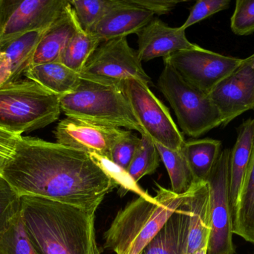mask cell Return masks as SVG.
Returning <instances> with one entry per match:
<instances>
[{
    "mask_svg": "<svg viewBox=\"0 0 254 254\" xmlns=\"http://www.w3.org/2000/svg\"><path fill=\"white\" fill-rule=\"evenodd\" d=\"M10 67L7 55L0 50V86L5 85L10 77Z\"/></svg>",
    "mask_w": 254,
    "mask_h": 254,
    "instance_id": "36",
    "label": "cell"
},
{
    "mask_svg": "<svg viewBox=\"0 0 254 254\" xmlns=\"http://www.w3.org/2000/svg\"><path fill=\"white\" fill-rule=\"evenodd\" d=\"M231 31L239 36L254 32V0H237L231 18Z\"/></svg>",
    "mask_w": 254,
    "mask_h": 254,
    "instance_id": "32",
    "label": "cell"
},
{
    "mask_svg": "<svg viewBox=\"0 0 254 254\" xmlns=\"http://www.w3.org/2000/svg\"><path fill=\"white\" fill-rule=\"evenodd\" d=\"M140 141L141 139L134 135L129 130L125 129L112 148L110 161L127 171L140 146Z\"/></svg>",
    "mask_w": 254,
    "mask_h": 254,
    "instance_id": "31",
    "label": "cell"
},
{
    "mask_svg": "<svg viewBox=\"0 0 254 254\" xmlns=\"http://www.w3.org/2000/svg\"><path fill=\"white\" fill-rule=\"evenodd\" d=\"M27 235L41 254H101L95 212L47 198L22 196Z\"/></svg>",
    "mask_w": 254,
    "mask_h": 254,
    "instance_id": "2",
    "label": "cell"
},
{
    "mask_svg": "<svg viewBox=\"0 0 254 254\" xmlns=\"http://www.w3.org/2000/svg\"><path fill=\"white\" fill-rule=\"evenodd\" d=\"M69 4L68 0H0V46L31 31H46Z\"/></svg>",
    "mask_w": 254,
    "mask_h": 254,
    "instance_id": "11",
    "label": "cell"
},
{
    "mask_svg": "<svg viewBox=\"0 0 254 254\" xmlns=\"http://www.w3.org/2000/svg\"><path fill=\"white\" fill-rule=\"evenodd\" d=\"M137 34V53L141 62L198 46L188 40L185 30L172 28L158 18H153Z\"/></svg>",
    "mask_w": 254,
    "mask_h": 254,
    "instance_id": "14",
    "label": "cell"
},
{
    "mask_svg": "<svg viewBox=\"0 0 254 254\" xmlns=\"http://www.w3.org/2000/svg\"><path fill=\"white\" fill-rule=\"evenodd\" d=\"M80 74L81 79L108 85H122L127 80L135 79L147 86L152 85L137 51L130 47L127 37L102 42Z\"/></svg>",
    "mask_w": 254,
    "mask_h": 254,
    "instance_id": "8",
    "label": "cell"
},
{
    "mask_svg": "<svg viewBox=\"0 0 254 254\" xmlns=\"http://www.w3.org/2000/svg\"><path fill=\"white\" fill-rule=\"evenodd\" d=\"M123 86L133 113L145 134L167 149L182 150L186 142L183 134L169 109L149 86L135 79L124 82Z\"/></svg>",
    "mask_w": 254,
    "mask_h": 254,
    "instance_id": "7",
    "label": "cell"
},
{
    "mask_svg": "<svg viewBox=\"0 0 254 254\" xmlns=\"http://www.w3.org/2000/svg\"><path fill=\"white\" fill-rule=\"evenodd\" d=\"M60 102L61 111L67 117L145 134L133 113L123 85L82 79L74 92L60 96Z\"/></svg>",
    "mask_w": 254,
    "mask_h": 254,
    "instance_id": "4",
    "label": "cell"
},
{
    "mask_svg": "<svg viewBox=\"0 0 254 254\" xmlns=\"http://www.w3.org/2000/svg\"><path fill=\"white\" fill-rule=\"evenodd\" d=\"M2 175L21 196L47 198L89 211L96 212L118 186L89 154L24 136Z\"/></svg>",
    "mask_w": 254,
    "mask_h": 254,
    "instance_id": "1",
    "label": "cell"
},
{
    "mask_svg": "<svg viewBox=\"0 0 254 254\" xmlns=\"http://www.w3.org/2000/svg\"><path fill=\"white\" fill-rule=\"evenodd\" d=\"M193 254H207V247L198 251V252H195Z\"/></svg>",
    "mask_w": 254,
    "mask_h": 254,
    "instance_id": "37",
    "label": "cell"
},
{
    "mask_svg": "<svg viewBox=\"0 0 254 254\" xmlns=\"http://www.w3.org/2000/svg\"><path fill=\"white\" fill-rule=\"evenodd\" d=\"M22 196L0 174V234L7 231L21 215Z\"/></svg>",
    "mask_w": 254,
    "mask_h": 254,
    "instance_id": "28",
    "label": "cell"
},
{
    "mask_svg": "<svg viewBox=\"0 0 254 254\" xmlns=\"http://www.w3.org/2000/svg\"><path fill=\"white\" fill-rule=\"evenodd\" d=\"M231 150L221 152L207 182L210 187V231L207 254H234V225L230 203Z\"/></svg>",
    "mask_w": 254,
    "mask_h": 254,
    "instance_id": "9",
    "label": "cell"
},
{
    "mask_svg": "<svg viewBox=\"0 0 254 254\" xmlns=\"http://www.w3.org/2000/svg\"><path fill=\"white\" fill-rule=\"evenodd\" d=\"M155 146L170 176L171 190L178 195L187 193L197 182L192 175L182 149L172 150L158 143H155Z\"/></svg>",
    "mask_w": 254,
    "mask_h": 254,
    "instance_id": "24",
    "label": "cell"
},
{
    "mask_svg": "<svg viewBox=\"0 0 254 254\" xmlns=\"http://www.w3.org/2000/svg\"><path fill=\"white\" fill-rule=\"evenodd\" d=\"M24 76L59 96L74 92L82 80L80 73L60 62L31 66Z\"/></svg>",
    "mask_w": 254,
    "mask_h": 254,
    "instance_id": "20",
    "label": "cell"
},
{
    "mask_svg": "<svg viewBox=\"0 0 254 254\" xmlns=\"http://www.w3.org/2000/svg\"><path fill=\"white\" fill-rule=\"evenodd\" d=\"M140 139V146L127 169V172L136 183L144 176L153 174L161 161L155 142L146 134H141Z\"/></svg>",
    "mask_w": 254,
    "mask_h": 254,
    "instance_id": "26",
    "label": "cell"
},
{
    "mask_svg": "<svg viewBox=\"0 0 254 254\" xmlns=\"http://www.w3.org/2000/svg\"><path fill=\"white\" fill-rule=\"evenodd\" d=\"M164 64L158 88L173 107L182 131L196 138L222 126V116L208 94L184 80L170 64Z\"/></svg>",
    "mask_w": 254,
    "mask_h": 254,
    "instance_id": "6",
    "label": "cell"
},
{
    "mask_svg": "<svg viewBox=\"0 0 254 254\" xmlns=\"http://www.w3.org/2000/svg\"><path fill=\"white\" fill-rule=\"evenodd\" d=\"M251 57H252V60H253V62H254V55H252V56H251ZM253 110H254V107Z\"/></svg>",
    "mask_w": 254,
    "mask_h": 254,
    "instance_id": "38",
    "label": "cell"
},
{
    "mask_svg": "<svg viewBox=\"0 0 254 254\" xmlns=\"http://www.w3.org/2000/svg\"><path fill=\"white\" fill-rule=\"evenodd\" d=\"M101 43L93 34L86 33L80 28L61 54L58 62L80 73Z\"/></svg>",
    "mask_w": 254,
    "mask_h": 254,
    "instance_id": "25",
    "label": "cell"
},
{
    "mask_svg": "<svg viewBox=\"0 0 254 254\" xmlns=\"http://www.w3.org/2000/svg\"><path fill=\"white\" fill-rule=\"evenodd\" d=\"M90 155L96 161L97 164L104 170V171L114 180L117 186H121V190H122L121 195H125V193L128 191H131L138 195L139 197L150 198L151 196L149 194L146 193L139 187L137 183L131 178V176L128 174L126 170L121 168L107 158H102L96 155Z\"/></svg>",
    "mask_w": 254,
    "mask_h": 254,
    "instance_id": "30",
    "label": "cell"
},
{
    "mask_svg": "<svg viewBox=\"0 0 254 254\" xmlns=\"http://www.w3.org/2000/svg\"><path fill=\"white\" fill-rule=\"evenodd\" d=\"M155 15L133 5L128 0H117L114 7L106 13L91 34L101 42L137 34L152 20Z\"/></svg>",
    "mask_w": 254,
    "mask_h": 254,
    "instance_id": "15",
    "label": "cell"
},
{
    "mask_svg": "<svg viewBox=\"0 0 254 254\" xmlns=\"http://www.w3.org/2000/svg\"><path fill=\"white\" fill-rule=\"evenodd\" d=\"M210 99L219 110L222 127L254 107V64L252 57L231 76L219 84L210 93Z\"/></svg>",
    "mask_w": 254,
    "mask_h": 254,
    "instance_id": "12",
    "label": "cell"
},
{
    "mask_svg": "<svg viewBox=\"0 0 254 254\" xmlns=\"http://www.w3.org/2000/svg\"><path fill=\"white\" fill-rule=\"evenodd\" d=\"M0 254H41L30 241L21 215L7 231L0 234Z\"/></svg>",
    "mask_w": 254,
    "mask_h": 254,
    "instance_id": "29",
    "label": "cell"
},
{
    "mask_svg": "<svg viewBox=\"0 0 254 254\" xmlns=\"http://www.w3.org/2000/svg\"><path fill=\"white\" fill-rule=\"evenodd\" d=\"M230 4L231 0H198L191 7L189 16L180 28L186 31L191 25L228 9Z\"/></svg>",
    "mask_w": 254,
    "mask_h": 254,
    "instance_id": "33",
    "label": "cell"
},
{
    "mask_svg": "<svg viewBox=\"0 0 254 254\" xmlns=\"http://www.w3.org/2000/svg\"><path fill=\"white\" fill-rule=\"evenodd\" d=\"M233 225L234 234L254 244V150L239 198Z\"/></svg>",
    "mask_w": 254,
    "mask_h": 254,
    "instance_id": "23",
    "label": "cell"
},
{
    "mask_svg": "<svg viewBox=\"0 0 254 254\" xmlns=\"http://www.w3.org/2000/svg\"><path fill=\"white\" fill-rule=\"evenodd\" d=\"M186 198L140 254H188L190 213Z\"/></svg>",
    "mask_w": 254,
    "mask_h": 254,
    "instance_id": "18",
    "label": "cell"
},
{
    "mask_svg": "<svg viewBox=\"0 0 254 254\" xmlns=\"http://www.w3.org/2000/svg\"><path fill=\"white\" fill-rule=\"evenodd\" d=\"M130 4L141 7L154 15H162L171 11L176 4L182 2L176 0H128Z\"/></svg>",
    "mask_w": 254,
    "mask_h": 254,
    "instance_id": "35",
    "label": "cell"
},
{
    "mask_svg": "<svg viewBox=\"0 0 254 254\" xmlns=\"http://www.w3.org/2000/svg\"><path fill=\"white\" fill-rule=\"evenodd\" d=\"M222 143L213 139L185 142L182 152L195 182L207 181L222 152Z\"/></svg>",
    "mask_w": 254,
    "mask_h": 254,
    "instance_id": "21",
    "label": "cell"
},
{
    "mask_svg": "<svg viewBox=\"0 0 254 254\" xmlns=\"http://www.w3.org/2000/svg\"><path fill=\"white\" fill-rule=\"evenodd\" d=\"M244 59L225 56L198 46L184 49L164 58L188 83L209 94L220 82L231 76Z\"/></svg>",
    "mask_w": 254,
    "mask_h": 254,
    "instance_id": "10",
    "label": "cell"
},
{
    "mask_svg": "<svg viewBox=\"0 0 254 254\" xmlns=\"http://www.w3.org/2000/svg\"><path fill=\"white\" fill-rule=\"evenodd\" d=\"M60 96L31 80L0 86V128L22 136L59 119Z\"/></svg>",
    "mask_w": 254,
    "mask_h": 254,
    "instance_id": "5",
    "label": "cell"
},
{
    "mask_svg": "<svg viewBox=\"0 0 254 254\" xmlns=\"http://www.w3.org/2000/svg\"><path fill=\"white\" fill-rule=\"evenodd\" d=\"M186 202L190 213L188 254L207 247L210 231V187L207 181L197 182L188 191Z\"/></svg>",
    "mask_w": 254,
    "mask_h": 254,
    "instance_id": "19",
    "label": "cell"
},
{
    "mask_svg": "<svg viewBox=\"0 0 254 254\" xmlns=\"http://www.w3.org/2000/svg\"><path fill=\"white\" fill-rule=\"evenodd\" d=\"M125 129L66 117L57 125V143L110 160L112 148Z\"/></svg>",
    "mask_w": 254,
    "mask_h": 254,
    "instance_id": "13",
    "label": "cell"
},
{
    "mask_svg": "<svg viewBox=\"0 0 254 254\" xmlns=\"http://www.w3.org/2000/svg\"><path fill=\"white\" fill-rule=\"evenodd\" d=\"M80 28L70 3L62 15L43 33L36 49L32 66L58 62L61 54Z\"/></svg>",
    "mask_w": 254,
    "mask_h": 254,
    "instance_id": "17",
    "label": "cell"
},
{
    "mask_svg": "<svg viewBox=\"0 0 254 254\" xmlns=\"http://www.w3.org/2000/svg\"><path fill=\"white\" fill-rule=\"evenodd\" d=\"M19 137L0 128V174H2L4 167L13 156Z\"/></svg>",
    "mask_w": 254,
    "mask_h": 254,
    "instance_id": "34",
    "label": "cell"
},
{
    "mask_svg": "<svg viewBox=\"0 0 254 254\" xmlns=\"http://www.w3.org/2000/svg\"><path fill=\"white\" fill-rule=\"evenodd\" d=\"M70 3L81 29L91 34L101 18L116 5L117 0H71Z\"/></svg>",
    "mask_w": 254,
    "mask_h": 254,
    "instance_id": "27",
    "label": "cell"
},
{
    "mask_svg": "<svg viewBox=\"0 0 254 254\" xmlns=\"http://www.w3.org/2000/svg\"><path fill=\"white\" fill-rule=\"evenodd\" d=\"M156 185V196L138 197L119 212L104 234L105 249L116 254H141L188 195Z\"/></svg>",
    "mask_w": 254,
    "mask_h": 254,
    "instance_id": "3",
    "label": "cell"
},
{
    "mask_svg": "<svg viewBox=\"0 0 254 254\" xmlns=\"http://www.w3.org/2000/svg\"><path fill=\"white\" fill-rule=\"evenodd\" d=\"M44 31L27 33L12 41L0 46V50L7 55L10 67V77L7 83L20 80L32 66L36 49Z\"/></svg>",
    "mask_w": 254,
    "mask_h": 254,
    "instance_id": "22",
    "label": "cell"
},
{
    "mask_svg": "<svg viewBox=\"0 0 254 254\" xmlns=\"http://www.w3.org/2000/svg\"><path fill=\"white\" fill-rule=\"evenodd\" d=\"M254 150V118H249L237 129V140L231 152L229 192L233 222Z\"/></svg>",
    "mask_w": 254,
    "mask_h": 254,
    "instance_id": "16",
    "label": "cell"
}]
</instances>
